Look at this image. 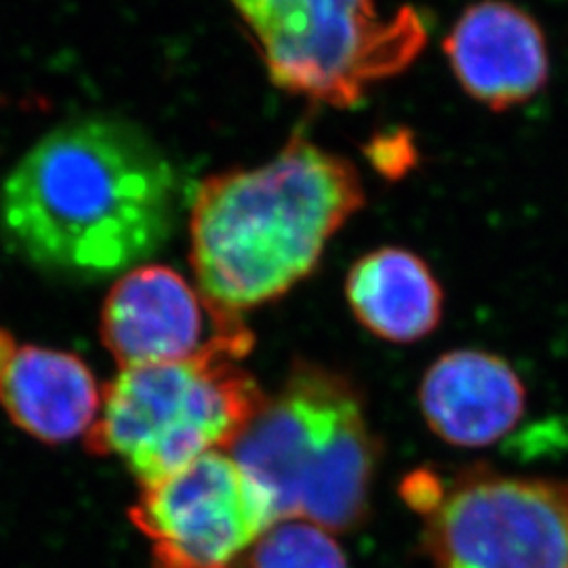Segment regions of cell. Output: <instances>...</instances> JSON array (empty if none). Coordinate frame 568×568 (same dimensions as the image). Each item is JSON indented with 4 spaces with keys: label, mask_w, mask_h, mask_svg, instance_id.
Wrapping results in <instances>:
<instances>
[{
    "label": "cell",
    "mask_w": 568,
    "mask_h": 568,
    "mask_svg": "<svg viewBox=\"0 0 568 568\" xmlns=\"http://www.w3.org/2000/svg\"><path fill=\"white\" fill-rule=\"evenodd\" d=\"M180 180L142 126L114 114L61 122L0 183V239L42 274L93 283L169 243Z\"/></svg>",
    "instance_id": "cell-1"
},
{
    "label": "cell",
    "mask_w": 568,
    "mask_h": 568,
    "mask_svg": "<svg viewBox=\"0 0 568 568\" xmlns=\"http://www.w3.org/2000/svg\"><path fill=\"white\" fill-rule=\"evenodd\" d=\"M363 206L358 166L300 131L267 163L196 183L187 217L194 281L243 316L307 278Z\"/></svg>",
    "instance_id": "cell-2"
},
{
    "label": "cell",
    "mask_w": 568,
    "mask_h": 568,
    "mask_svg": "<svg viewBox=\"0 0 568 568\" xmlns=\"http://www.w3.org/2000/svg\"><path fill=\"white\" fill-rule=\"evenodd\" d=\"M230 455L267 490L278 520L344 532L366 518L379 448L361 392L339 373L297 363Z\"/></svg>",
    "instance_id": "cell-3"
},
{
    "label": "cell",
    "mask_w": 568,
    "mask_h": 568,
    "mask_svg": "<svg viewBox=\"0 0 568 568\" xmlns=\"http://www.w3.org/2000/svg\"><path fill=\"white\" fill-rule=\"evenodd\" d=\"M232 358L121 368L103 389L84 436L93 455L114 457L140 485L234 447L265 394Z\"/></svg>",
    "instance_id": "cell-4"
},
{
    "label": "cell",
    "mask_w": 568,
    "mask_h": 568,
    "mask_svg": "<svg viewBox=\"0 0 568 568\" xmlns=\"http://www.w3.org/2000/svg\"><path fill=\"white\" fill-rule=\"evenodd\" d=\"M281 91L333 108L406 70L427 42L426 20L405 4L382 18L375 0H230Z\"/></svg>",
    "instance_id": "cell-5"
},
{
    "label": "cell",
    "mask_w": 568,
    "mask_h": 568,
    "mask_svg": "<svg viewBox=\"0 0 568 568\" xmlns=\"http://www.w3.org/2000/svg\"><path fill=\"white\" fill-rule=\"evenodd\" d=\"M432 568H568V483L464 469L424 516Z\"/></svg>",
    "instance_id": "cell-6"
},
{
    "label": "cell",
    "mask_w": 568,
    "mask_h": 568,
    "mask_svg": "<svg viewBox=\"0 0 568 568\" xmlns=\"http://www.w3.org/2000/svg\"><path fill=\"white\" fill-rule=\"evenodd\" d=\"M152 568H241L278 523L272 497L227 450L142 487L129 511Z\"/></svg>",
    "instance_id": "cell-7"
},
{
    "label": "cell",
    "mask_w": 568,
    "mask_h": 568,
    "mask_svg": "<svg viewBox=\"0 0 568 568\" xmlns=\"http://www.w3.org/2000/svg\"><path fill=\"white\" fill-rule=\"evenodd\" d=\"M100 335L121 368L243 361L255 344L241 314L215 304L199 284L163 264L122 274L103 302Z\"/></svg>",
    "instance_id": "cell-8"
},
{
    "label": "cell",
    "mask_w": 568,
    "mask_h": 568,
    "mask_svg": "<svg viewBox=\"0 0 568 568\" xmlns=\"http://www.w3.org/2000/svg\"><path fill=\"white\" fill-rule=\"evenodd\" d=\"M443 51L462 89L493 112L530 102L548 84L546 32L509 0L469 4L453 23Z\"/></svg>",
    "instance_id": "cell-9"
},
{
    "label": "cell",
    "mask_w": 568,
    "mask_h": 568,
    "mask_svg": "<svg viewBox=\"0 0 568 568\" xmlns=\"http://www.w3.org/2000/svg\"><path fill=\"white\" fill-rule=\"evenodd\" d=\"M427 427L450 447L485 448L506 438L527 413V387L506 358L485 349H453L419 384Z\"/></svg>",
    "instance_id": "cell-10"
},
{
    "label": "cell",
    "mask_w": 568,
    "mask_h": 568,
    "mask_svg": "<svg viewBox=\"0 0 568 568\" xmlns=\"http://www.w3.org/2000/svg\"><path fill=\"white\" fill-rule=\"evenodd\" d=\"M103 392L79 356L51 347H16L0 368V406L41 443L87 436L102 410Z\"/></svg>",
    "instance_id": "cell-11"
},
{
    "label": "cell",
    "mask_w": 568,
    "mask_h": 568,
    "mask_svg": "<svg viewBox=\"0 0 568 568\" xmlns=\"http://www.w3.org/2000/svg\"><path fill=\"white\" fill-rule=\"evenodd\" d=\"M356 321L389 344H415L434 333L445 293L432 267L403 246H379L356 260L345 276Z\"/></svg>",
    "instance_id": "cell-12"
},
{
    "label": "cell",
    "mask_w": 568,
    "mask_h": 568,
    "mask_svg": "<svg viewBox=\"0 0 568 568\" xmlns=\"http://www.w3.org/2000/svg\"><path fill=\"white\" fill-rule=\"evenodd\" d=\"M246 568H349L344 549L326 528L284 518L251 549Z\"/></svg>",
    "instance_id": "cell-13"
},
{
    "label": "cell",
    "mask_w": 568,
    "mask_h": 568,
    "mask_svg": "<svg viewBox=\"0 0 568 568\" xmlns=\"http://www.w3.org/2000/svg\"><path fill=\"white\" fill-rule=\"evenodd\" d=\"M365 154L371 166L389 182L405 180L422 159L415 135L405 126L375 133L365 145Z\"/></svg>",
    "instance_id": "cell-14"
},
{
    "label": "cell",
    "mask_w": 568,
    "mask_h": 568,
    "mask_svg": "<svg viewBox=\"0 0 568 568\" xmlns=\"http://www.w3.org/2000/svg\"><path fill=\"white\" fill-rule=\"evenodd\" d=\"M16 352V344H13V339L7 335V333H2L0 331V368L4 366V363L11 358V354Z\"/></svg>",
    "instance_id": "cell-15"
}]
</instances>
